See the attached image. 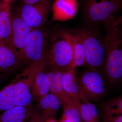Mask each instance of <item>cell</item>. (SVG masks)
Here are the masks:
<instances>
[{"instance_id": "6da1fadb", "label": "cell", "mask_w": 122, "mask_h": 122, "mask_svg": "<svg viewBox=\"0 0 122 122\" xmlns=\"http://www.w3.org/2000/svg\"><path fill=\"white\" fill-rule=\"evenodd\" d=\"M106 44V56L102 72L111 84L122 79V44L119 17L116 15L102 23Z\"/></svg>"}, {"instance_id": "7a4b0ae2", "label": "cell", "mask_w": 122, "mask_h": 122, "mask_svg": "<svg viewBox=\"0 0 122 122\" xmlns=\"http://www.w3.org/2000/svg\"><path fill=\"white\" fill-rule=\"evenodd\" d=\"M97 25L86 24L75 32L81 37L85 46L87 69L102 72L106 56L105 35Z\"/></svg>"}, {"instance_id": "3957f363", "label": "cell", "mask_w": 122, "mask_h": 122, "mask_svg": "<svg viewBox=\"0 0 122 122\" xmlns=\"http://www.w3.org/2000/svg\"><path fill=\"white\" fill-rule=\"evenodd\" d=\"M46 66L65 70L75 69L71 33L60 31L47 44Z\"/></svg>"}, {"instance_id": "277c9868", "label": "cell", "mask_w": 122, "mask_h": 122, "mask_svg": "<svg viewBox=\"0 0 122 122\" xmlns=\"http://www.w3.org/2000/svg\"><path fill=\"white\" fill-rule=\"evenodd\" d=\"M78 4L86 24L93 25L103 23L122 6L114 0H79Z\"/></svg>"}, {"instance_id": "5b68a950", "label": "cell", "mask_w": 122, "mask_h": 122, "mask_svg": "<svg viewBox=\"0 0 122 122\" xmlns=\"http://www.w3.org/2000/svg\"><path fill=\"white\" fill-rule=\"evenodd\" d=\"M47 44L45 33L39 29H32L23 49L22 57L24 61L46 65Z\"/></svg>"}, {"instance_id": "8992f818", "label": "cell", "mask_w": 122, "mask_h": 122, "mask_svg": "<svg viewBox=\"0 0 122 122\" xmlns=\"http://www.w3.org/2000/svg\"><path fill=\"white\" fill-rule=\"evenodd\" d=\"M53 0H40L30 5H21L18 13L32 29H39L45 24L52 11Z\"/></svg>"}, {"instance_id": "52a82bcc", "label": "cell", "mask_w": 122, "mask_h": 122, "mask_svg": "<svg viewBox=\"0 0 122 122\" xmlns=\"http://www.w3.org/2000/svg\"><path fill=\"white\" fill-rule=\"evenodd\" d=\"M78 81L82 92L88 101L98 100L106 94L101 71L87 69L81 75Z\"/></svg>"}, {"instance_id": "ba28073f", "label": "cell", "mask_w": 122, "mask_h": 122, "mask_svg": "<svg viewBox=\"0 0 122 122\" xmlns=\"http://www.w3.org/2000/svg\"><path fill=\"white\" fill-rule=\"evenodd\" d=\"M11 21L10 46L23 59L22 54L24 46L32 29L18 13L11 16Z\"/></svg>"}, {"instance_id": "9c48e42d", "label": "cell", "mask_w": 122, "mask_h": 122, "mask_svg": "<svg viewBox=\"0 0 122 122\" xmlns=\"http://www.w3.org/2000/svg\"><path fill=\"white\" fill-rule=\"evenodd\" d=\"M23 74L28 78L14 84L15 106L31 107L34 75L27 68Z\"/></svg>"}, {"instance_id": "30bf717a", "label": "cell", "mask_w": 122, "mask_h": 122, "mask_svg": "<svg viewBox=\"0 0 122 122\" xmlns=\"http://www.w3.org/2000/svg\"><path fill=\"white\" fill-rule=\"evenodd\" d=\"M63 83L66 93L78 110L82 103L89 101L81 90L76 79L75 69L63 71Z\"/></svg>"}, {"instance_id": "8fae6325", "label": "cell", "mask_w": 122, "mask_h": 122, "mask_svg": "<svg viewBox=\"0 0 122 122\" xmlns=\"http://www.w3.org/2000/svg\"><path fill=\"white\" fill-rule=\"evenodd\" d=\"M63 71L57 68H50V70L46 73L51 93L59 99L63 106L73 102L64 89Z\"/></svg>"}, {"instance_id": "7c38bea8", "label": "cell", "mask_w": 122, "mask_h": 122, "mask_svg": "<svg viewBox=\"0 0 122 122\" xmlns=\"http://www.w3.org/2000/svg\"><path fill=\"white\" fill-rule=\"evenodd\" d=\"M46 66L45 65L30 63L27 67L34 75L32 95L38 100L50 91L46 73L44 71Z\"/></svg>"}, {"instance_id": "4fadbf2b", "label": "cell", "mask_w": 122, "mask_h": 122, "mask_svg": "<svg viewBox=\"0 0 122 122\" xmlns=\"http://www.w3.org/2000/svg\"><path fill=\"white\" fill-rule=\"evenodd\" d=\"M78 7V0H53L52 21L72 19L77 13Z\"/></svg>"}, {"instance_id": "5bb4252c", "label": "cell", "mask_w": 122, "mask_h": 122, "mask_svg": "<svg viewBox=\"0 0 122 122\" xmlns=\"http://www.w3.org/2000/svg\"><path fill=\"white\" fill-rule=\"evenodd\" d=\"M23 61L11 46L0 39V69L2 72H13Z\"/></svg>"}, {"instance_id": "9a60e30c", "label": "cell", "mask_w": 122, "mask_h": 122, "mask_svg": "<svg viewBox=\"0 0 122 122\" xmlns=\"http://www.w3.org/2000/svg\"><path fill=\"white\" fill-rule=\"evenodd\" d=\"M35 112L31 106H15L0 114V122H25Z\"/></svg>"}, {"instance_id": "2e32d148", "label": "cell", "mask_w": 122, "mask_h": 122, "mask_svg": "<svg viewBox=\"0 0 122 122\" xmlns=\"http://www.w3.org/2000/svg\"><path fill=\"white\" fill-rule=\"evenodd\" d=\"M12 30L10 4L2 1L0 11V39L10 46Z\"/></svg>"}, {"instance_id": "e0dca14e", "label": "cell", "mask_w": 122, "mask_h": 122, "mask_svg": "<svg viewBox=\"0 0 122 122\" xmlns=\"http://www.w3.org/2000/svg\"><path fill=\"white\" fill-rule=\"evenodd\" d=\"M61 103L59 99L51 93H48L38 100V107L46 120L54 118Z\"/></svg>"}, {"instance_id": "ac0fdd59", "label": "cell", "mask_w": 122, "mask_h": 122, "mask_svg": "<svg viewBox=\"0 0 122 122\" xmlns=\"http://www.w3.org/2000/svg\"><path fill=\"white\" fill-rule=\"evenodd\" d=\"M71 34L75 66H83L86 63V50L83 41L76 32Z\"/></svg>"}, {"instance_id": "d6986e66", "label": "cell", "mask_w": 122, "mask_h": 122, "mask_svg": "<svg viewBox=\"0 0 122 122\" xmlns=\"http://www.w3.org/2000/svg\"><path fill=\"white\" fill-rule=\"evenodd\" d=\"M102 110L103 118L122 115V95L107 100Z\"/></svg>"}, {"instance_id": "ffe728a7", "label": "cell", "mask_w": 122, "mask_h": 122, "mask_svg": "<svg viewBox=\"0 0 122 122\" xmlns=\"http://www.w3.org/2000/svg\"><path fill=\"white\" fill-rule=\"evenodd\" d=\"M15 106L14 84H10L0 91V112Z\"/></svg>"}, {"instance_id": "44dd1931", "label": "cell", "mask_w": 122, "mask_h": 122, "mask_svg": "<svg viewBox=\"0 0 122 122\" xmlns=\"http://www.w3.org/2000/svg\"><path fill=\"white\" fill-rule=\"evenodd\" d=\"M79 110L82 122H97L98 111L93 103L89 101L82 103Z\"/></svg>"}, {"instance_id": "7402d4cb", "label": "cell", "mask_w": 122, "mask_h": 122, "mask_svg": "<svg viewBox=\"0 0 122 122\" xmlns=\"http://www.w3.org/2000/svg\"><path fill=\"white\" fill-rule=\"evenodd\" d=\"M63 106L62 116L72 122H82L79 110L73 103H71Z\"/></svg>"}, {"instance_id": "603a6c76", "label": "cell", "mask_w": 122, "mask_h": 122, "mask_svg": "<svg viewBox=\"0 0 122 122\" xmlns=\"http://www.w3.org/2000/svg\"><path fill=\"white\" fill-rule=\"evenodd\" d=\"M46 119L39 111H35L32 116L25 122H45Z\"/></svg>"}, {"instance_id": "cb8c5ba5", "label": "cell", "mask_w": 122, "mask_h": 122, "mask_svg": "<svg viewBox=\"0 0 122 122\" xmlns=\"http://www.w3.org/2000/svg\"><path fill=\"white\" fill-rule=\"evenodd\" d=\"M104 122H122V115L103 118Z\"/></svg>"}, {"instance_id": "d4e9b609", "label": "cell", "mask_w": 122, "mask_h": 122, "mask_svg": "<svg viewBox=\"0 0 122 122\" xmlns=\"http://www.w3.org/2000/svg\"><path fill=\"white\" fill-rule=\"evenodd\" d=\"M22 5L33 4L39 1L40 0H19Z\"/></svg>"}, {"instance_id": "484cf974", "label": "cell", "mask_w": 122, "mask_h": 122, "mask_svg": "<svg viewBox=\"0 0 122 122\" xmlns=\"http://www.w3.org/2000/svg\"><path fill=\"white\" fill-rule=\"evenodd\" d=\"M122 14L119 17V24H120V37H121L122 44Z\"/></svg>"}, {"instance_id": "4316f807", "label": "cell", "mask_w": 122, "mask_h": 122, "mask_svg": "<svg viewBox=\"0 0 122 122\" xmlns=\"http://www.w3.org/2000/svg\"><path fill=\"white\" fill-rule=\"evenodd\" d=\"M59 122H72L68 119L62 116L61 120Z\"/></svg>"}, {"instance_id": "83f0119b", "label": "cell", "mask_w": 122, "mask_h": 122, "mask_svg": "<svg viewBox=\"0 0 122 122\" xmlns=\"http://www.w3.org/2000/svg\"><path fill=\"white\" fill-rule=\"evenodd\" d=\"M45 122H59L55 120L54 118H50L47 119Z\"/></svg>"}, {"instance_id": "f1b7e54d", "label": "cell", "mask_w": 122, "mask_h": 122, "mask_svg": "<svg viewBox=\"0 0 122 122\" xmlns=\"http://www.w3.org/2000/svg\"><path fill=\"white\" fill-rule=\"evenodd\" d=\"M2 1H4V2H7V3H10L12 2H14L17 0H2Z\"/></svg>"}, {"instance_id": "f546056e", "label": "cell", "mask_w": 122, "mask_h": 122, "mask_svg": "<svg viewBox=\"0 0 122 122\" xmlns=\"http://www.w3.org/2000/svg\"><path fill=\"white\" fill-rule=\"evenodd\" d=\"M116 2L122 4V0H114Z\"/></svg>"}, {"instance_id": "4dcf8cb0", "label": "cell", "mask_w": 122, "mask_h": 122, "mask_svg": "<svg viewBox=\"0 0 122 122\" xmlns=\"http://www.w3.org/2000/svg\"><path fill=\"white\" fill-rule=\"evenodd\" d=\"M1 0H0V11L1 8V5L2 1Z\"/></svg>"}, {"instance_id": "1f68e13d", "label": "cell", "mask_w": 122, "mask_h": 122, "mask_svg": "<svg viewBox=\"0 0 122 122\" xmlns=\"http://www.w3.org/2000/svg\"><path fill=\"white\" fill-rule=\"evenodd\" d=\"M2 75L1 74H0V81H1V80H2Z\"/></svg>"}, {"instance_id": "d6a6232c", "label": "cell", "mask_w": 122, "mask_h": 122, "mask_svg": "<svg viewBox=\"0 0 122 122\" xmlns=\"http://www.w3.org/2000/svg\"><path fill=\"white\" fill-rule=\"evenodd\" d=\"M2 72V71H1V70L0 69V72Z\"/></svg>"}]
</instances>
